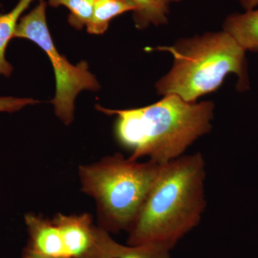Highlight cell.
Masks as SVG:
<instances>
[{"mask_svg":"<svg viewBox=\"0 0 258 258\" xmlns=\"http://www.w3.org/2000/svg\"><path fill=\"white\" fill-rule=\"evenodd\" d=\"M205 161L201 153L161 166L133 226L127 244H154L172 250L198 227L206 208Z\"/></svg>","mask_w":258,"mask_h":258,"instance_id":"cell-1","label":"cell"},{"mask_svg":"<svg viewBox=\"0 0 258 258\" xmlns=\"http://www.w3.org/2000/svg\"><path fill=\"white\" fill-rule=\"evenodd\" d=\"M84 258H93V257H84Z\"/></svg>","mask_w":258,"mask_h":258,"instance_id":"cell-17","label":"cell"},{"mask_svg":"<svg viewBox=\"0 0 258 258\" xmlns=\"http://www.w3.org/2000/svg\"><path fill=\"white\" fill-rule=\"evenodd\" d=\"M28 232L26 248L50 258L90 257L94 248L98 226L90 213L52 218L28 212L24 217Z\"/></svg>","mask_w":258,"mask_h":258,"instance_id":"cell-6","label":"cell"},{"mask_svg":"<svg viewBox=\"0 0 258 258\" xmlns=\"http://www.w3.org/2000/svg\"><path fill=\"white\" fill-rule=\"evenodd\" d=\"M170 250L154 244L129 245L118 243L106 231L98 227L91 257L171 258Z\"/></svg>","mask_w":258,"mask_h":258,"instance_id":"cell-7","label":"cell"},{"mask_svg":"<svg viewBox=\"0 0 258 258\" xmlns=\"http://www.w3.org/2000/svg\"><path fill=\"white\" fill-rule=\"evenodd\" d=\"M96 0H48L52 8L64 6L70 11L68 21L70 25L81 30L86 25L92 16Z\"/></svg>","mask_w":258,"mask_h":258,"instance_id":"cell-12","label":"cell"},{"mask_svg":"<svg viewBox=\"0 0 258 258\" xmlns=\"http://www.w3.org/2000/svg\"><path fill=\"white\" fill-rule=\"evenodd\" d=\"M156 1H157L161 6H162L163 8L169 10V5H170L171 3H179L181 0H156Z\"/></svg>","mask_w":258,"mask_h":258,"instance_id":"cell-16","label":"cell"},{"mask_svg":"<svg viewBox=\"0 0 258 258\" xmlns=\"http://www.w3.org/2000/svg\"><path fill=\"white\" fill-rule=\"evenodd\" d=\"M21 258H50L45 257V256L41 255V254H39L35 253V252H32V251L30 250L26 247H24L23 249V252H22V257Z\"/></svg>","mask_w":258,"mask_h":258,"instance_id":"cell-15","label":"cell"},{"mask_svg":"<svg viewBox=\"0 0 258 258\" xmlns=\"http://www.w3.org/2000/svg\"><path fill=\"white\" fill-rule=\"evenodd\" d=\"M40 103L33 98H17V97H0V113H13L23 109L25 107Z\"/></svg>","mask_w":258,"mask_h":258,"instance_id":"cell-13","label":"cell"},{"mask_svg":"<svg viewBox=\"0 0 258 258\" xmlns=\"http://www.w3.org/2000/svg\"><path fill=\"white\" fill-rule=\"evenodd\" d=\"M96 109L117 115L115 137L132 150L129 159L149 157L164 165L182 156L195 141L211 132L215 104L189 103L171 94L142 108L113 110L97 105Z\"/></svg>","mask_w":258,"mask_h":258,"instance_id":"cell-2","label":"cell"},{"mask_svg":"<svg viewBox=\"0 0 258 258\" xmlns=\"http://www.w3.org/2000/svg\"><path fill=\"white\" fill-rule=\"evenodd\" d=\"M34 1L35 0H20L9 13L0 15V77H10L13 73V66L6 60L5 52L8 43L14 38L21 15Z\"/></svg>","mask_w":258,"mask_h":258,"instance_id":"cell-10","label":"cell"},{"mask_svg":"<svg viewBox=\"0 0 258 258\" xmlns=\"http://www.w3.org/2000/svg\"><path fill=\"white\" fill-rule=\"evenodd\" d=\"M222 30L233 37L246 52H258V9L229 15Z\"/></svg>","mask_w":258,"mask_h":258,"instance_id":"cell-8","label":"cell"},{"mask_svg":"<svg viewBox=\"0 0 258 258\" xmlns=\"http://www.w3.org/2000/svg\"><path fill=\"white\" fill-rule=\"evenodd\" d=\"M161 166L125 159L120 153L80 165L81 190L96 203L97 226L109 234L128 232Z\"/></svg>","mask_w":258,"mask_h":258,"instance_id":"cell-4","label":"cell"},{"mask_svg":"<svg viewBox=\"0 0 258 258\" xmlns=\"http://www.w3.org/2000/svg\"><path fill=\"white\" fill-rule=\"evenodd\" d=\"M136 10L132 0H96L92 16L86 25L87 32L91 35H102L113 18Z\"/></svg>","mask_w":258,"mask_h":258,"instance_id":"cell-9","label":"cell"},{"mask_svg":"<svg viewBox=\"0 0 258 258\" xmlns=\"http://www.w3.org/2000/svg\"><path fill=\"white\" fill-rule=\"evenodd\" d=\"M137 7L134 12L136 27L141 30L150 25H165L167 23L169 10L161 6L156 0H132Z\"/></svg>","mask_w":258,"mask_h":258,"instance_id":"cell-11","label":"cell"},{"mask_svg":"<svg viewBox=\"0 0 258 258\" xmlns=\"http://www.w3.org/2000/svg\"><path fill=\"white\" fill-rule=\"evenodd\" d=\"M149 50L166 51L174 57L170 71L156 83L161 96L176 95L195 103L200 97L218 89L231 74L237 76V91L249 90L246 51L224 30L179 39L170 46Z\"/></svg>","mask_w":258,"mask_h":258,"instance_id":"cell-3","label":"cell"},{"mask_svg":"<svg viewBox=\"0 0 258 258\" xmlns=\"http://www.w3.org/2000/svg\"><path fill=\"white\" fill-rule=\"evenodd\" d=\"M47 3L40 0L28 14L20 18L14 38L28 39L41 47L50 59L55 73V96L51 101L55 115L66 125L74 120L75 101L83 90L98 91L101 88L96 76L82 61L74 66L56 48L51 37L46 18Z\"/></svg>","mask_w":258,"mask_h":258,"instance_id":"cell-5","label":"cell"},{"mask_svg":"<svg viewBox=\"0 0 258 258\" xmlns=\"http://www.w3.org/2000/svg\"><path fill=\"white\" fill-rule=\"evenodd\" d=\"M245 11L255 9L258 6V0H235Z\"/></svg>","mask_w":258,"mask_h":258,"instance_id":"cell-14","label":"cell"}]
</instances>
